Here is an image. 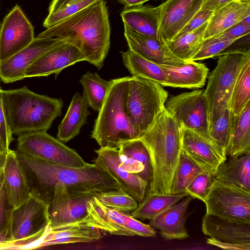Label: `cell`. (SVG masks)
I'll return each instance as SVG.
<instances>
[{"label": "cell", "mask_w": 250, "mask_h": 250, "mask_svg": "<svg viewBox=\"0 0 250 250\" xmlns=\"http://www.w3.org/2000/svg\"><path fill=\"white\" fill-rule=\"evenodd\" d=\"M15 151L25 170L31 193L48 204L54 187L58 185L64 186L72 192L96 196L122 190L106 171L95 164L87 163L83 167H73Z\"/></svg>", "instance_id": "6da1fadb"}, {"label": "cell", "mask_w": 250, "mask_h": 250, "mask_svg": "<svg viewBox=\"0 0 250 250\" xmlns=\"http://www.w3.org/2000/svg\"><path fill=\"white\" fill-rule=\"evenodd\" d=\"M106 1L99 0L46 28L37 37L57 38L77 48L85 61L100 70L110 46Z\"/></svg>", "instance_id": "7a4b0ae2"}, {"label": "cell", "mask_w": 250, "mask_h": 250, "mask_svg": "<svg viewBox=\"0 0 250 250\" xmlns=\"http://www.w3.org/2000/svg\"><path fill=\"white\" fill-rule=\"evenodd\" d=\"M139 138L150 157L151 177L147 193L171 194L182 148L181 126L164 108Z\"/></svg>", "instance_id": "3957f363"}, {"label": "cell", "mask_w": 250, "mask_h": 250, "mask_svg": "<svg viewBox=\"0 0 250 250\" xmlns=\"http://www.w3.org/2000/svg\"><path fill=\"white\" fill-rule=\"evenodd\" d=\"M2 97L9 125L17 136L46 132L62 115L61 99L35 93L26 86L2 90Z\"/></svg>", "instance_id": "277c9868"}, {"label": "cell", "mask_w": 250, "mask_h": 250, "mask_svg": "<svg viewBox=\"0 0 250 250\" xmlns=\"http://www.w3.org/2000/svg\"><path fill=\"white\" fill-rule=\"evenodd\" d=\"M130 77L113 79L98 111L91 137L100 147L118 149L122 143L135 139L127 109Z\"/></svg>", "instance_id": "5b68a950"}, {"label": "cell", "mask_w": 250, "mask_h": 250, "mask_svg": "<svg viewBox=\"0 0 250 250\" xmlns=\"http://www.w3.org/2000/svg\"><path fill=\"white\" fill-rule=\"evenodd\" d=\"M168 92L159 83L131 76L127 99V109L135 139L139 138L165 108Z\"/></svg>", "instance_id": "8992f818"}, {"label": "cell", "mask_w": 250, "mask_h": 250, "mask_svg": "<svg viewBox=\"0 0 250 250\" xmlns=\"http://www.w3.org/2000/svg\"><path fill=\"white\" fill-rule=\"evenodd\" d=\"M250 62V54L227 53L219 56L217 64L208 78L204 90L208 112V124L218 118L223 110L229 107L233 88L245 65Z\"/></svg>", "instance_id": "52a82bcc"}, {"label": "cell", "mask_w": 250, "mask_h": 250, "mask_svg": "<svg viewBox=\"0 0 250 250\" xmlns=\"http://www.w3.org/2000/svg\"><path fill=\"white\" fill-rule=\"evenodd\" d=\"M49 204L38 196L12 210L10 249H23L39 242L50 229Z\"/></svg>", "instance_id": "ba28073f"}, {"label": "cell", "mask_w": 250, "mask_h": 250, "mask_svg": "<svg viewBox=\"0 0 250 250\" xmlns=\"http://www.w3.org/2000/svg\"><path fill=\"white\" fill-rule=\"evenodd\" d=\"M17 151L53 164L81 167L86 163L76 152L46 132H36L18 136Z\"/></svg>", "instance_id": "9c48e42d"}, {"label": "cell", "mask_w": 250, "mask_h": 250, "mask_svg": "<svg viewBox=\"0 0 250 250\" xmlns=\"http://www.w3.org/2000/svg\"><path fill=\"white\" fill-rule=\"evenodd\" d=\"M165 108L181 127L213 142L209 133L208 107L203 90L171 97L165 103Z\"/></svg>", "instance_id": "30bf717a"}, {"label": "cell", "mask_w": 250, "mask_h": 250, "mask_svg": "<svg viewBox=\"0 0 250 250\" xmlns=\"http://www.w3.org/2000/svg\"><path fill=\"white\" fill-rule=\"evenodd\" d=\"M207 214L250 223V191L215 179L205 202Z\"/></svg>", "instance_id": "8fae6325"}, {"label": "cell", "mask_w": 250, "mask_h": 250, "mask_svg": "<svg viewBox=\"0 0 250 250\" xmlns=\"http://www.w3.org/2000/svg\"><path fill=\"white\" fill-rule=\"evenodd\" d=\"M93 194L70 192L64 186H56L49 202L50 229L62 228L85 220Z\"/></svg>", "instance_id": "7c38bea8"}, {"label": "cell", "mask_w": 250, "mask_h": 250, "mask_svg": "<svg viewBox=\"0 0 250 250\" xmlns=\"http://www.w3.org/2000/svg\"><path fill=\"white\" fill-rule=\"evenodd\" d=\"M35 39L34 27L18 4L5 17L0 28V61L28 45Z\"/></svg>", "instance_id": "4fadbf2b"}, {"label": "cell", "mask_w": 250, "mask_h": 250, "mask_svg": "<svg viewBox=\"0 0 250 250\" xmlns=\"http://www.w3.org/2000/svg\"><path fill=\"white\" fill-rule=\"evenodd\" d=\"M62 42L57 38H35L22 50L0 61V79L4 83H10L25 78L28 67L46 52Z\"/></svg>", "instance_id": "5bb4252c"}, {"label": "cell", "mask_w": 250, "mask_h": 250, "mask_svg": "<svg viewBox=\"0 0 250 250\" xmlns=\"http://www.w3.org/2000/svg\"><path fill=\"white\" fill-rule=\"evenodd\" d=\"M95 152L97 157L93 160L94 164L106 171L124 192L140 204L147 193L148 183L119 166L118 149L100 147Z\"/></svg>", "instance_id": "9a60e30c"}, {"label": "cell", "mask_w": 250, "mask_h": 250, "mask_svg": "<svg viewBox=\"0 0 250 250\" xmlns=\"http://www.w3.org/2000/svg\"><path fill=\"white\" fill-rule=\"evenodd\" d=\"M203 0H167L161 4L159 41L173 40L201 9Z\"/></svg>", "instance_id": "2e32d148"}, {"label": "cell", "mask_w": 250, "mask_h": 250, "mask_svg": "<svg viewBox=\"0 0 250 250\" xmlns=\"http://www.w3.org/2000/svg\"><path fill=\"white\" fill-rule=\"evenodd\" d=\"M85 61L82 52L74 46L62 42L46 52L27 68L25 78L48 76L54 74L56 78L65 68Z\"/></svg>", "instance_id": "e0dca14e"}, {"label": "cell", "mask_w": 250, "mask_h": 250, "mask_svg": "<svg viewBox=\"0 0 250 250\" xmlns=\"http://www.w3.org/2000/svg\"><path fill=\"white\" fill-rule=\"evenodd\" d=\"M182 150L207 171L215 172L227 160V154L213 142L196 133L181 127Z\"/></svg>", "instance_id": "ac0fdd59"}, {"label": "cell", "mask_w": 250, "mask_h": 250, "mask_svg": "<svg viewBox=\"0 0 250 250\" xmlns=\"http://www.w3.org/2000/svg\"><path fill=\"white\" fill-rule=\"evenodd\" d=\"M124 36L129 49L155 63L180 66L189 62L173 55L165 43L138 33L125 24H124Z\"/></svg>", "instance_id": "d6986e66"}, {"label": "cell", "mask_w": 250, "mask_h": 250, "mask_svg": "<svg viewBox=\"0 0 250 250\" xmlns=\"http://www.w3.org/2000/svg\"><path fill=\"white\" fill-rule=\"evenodd\" d=\"M201 229L204 234L215 239L250 246V223L206 213Z\"/></svg>", "instance_id": "ffe728a7"}, {"label": "cell", "mask_w": 250, "mask_h": 250, "mask_svg": "<svg viewBox=\"0 0 250 250\" xmlns=\"http://www.w3.org/2000/svg\"><path fill=\"white\" fill-rule=\"evenodd\" d=\"M6 193L13 209L18 207L31 196V191L24 168L16 151H7L3 167Z\"/></svg>", "instance_id": "44dd1931"}, {"label": "cell", "mask_w": 250, "mask_h": 250, "mask_svg": "<svg viewBox=\"0 0 250 250\" xmlns=\"http://www.w3.org/2000/svg\"><path fill=\"white\" fill-rule=\"evenodd\" d=\"M193 197L188 195L150 220V225L160 231L165 239L183 240L189 237L185 227L187 213Z\"/></svg>", "instance_id": "7402d4cb"}, {"label": "cell", "mask_w": 250, "mask_h": 250, "mask_svg": "<svg viewBox=\"0 0 250 250\" xmlns=\"http://www.w3.org/2000/svg\"><path fill=\"white\" fill-rule=\"evenodd\" d=\"M86 218L59 229L51 230L49 229L35 248L58 244L92 243L100 240L102 238V231L90 226Z\"/></svg>", "instance_id": "603a6c76"}, {"label": "cell", "mask_w": 250, "mask_h": 250, "mask_svg": "<svg viewBox=\"0 0 250 250\" xmlns=\"http://www.w3.org/2000/svg\"><path fill=\"white\" fill-rule=\"evenodd\" d=\"M86 219L90 226L110 235L133 236L121 212L105 206L96 196L88 201Z\"/></svg>", "instance_id": "cb8c5ba5"}, {"label": "cell", "mask_w": 250, "mask_h": 250, "mask_svg": "<svg viewBox=\"0 0 250 250\" xmlns=\"http://www.w3.org/2000/svg\"><path fill=\"white\" fill-rule=\"evenodd\" d=\"M159 65L166 76L163 86L201 88L205 85L209 71L205 64L193 61L180 66Z\"/></svg>", "instance_id": "d4e9b609"}, {"label": "cell", "mask_w": 250, "mask_h": 250, "mask_svg": "<svg viewBox=\"0 0 250 250\" xmlns=\"http://www.w3.org/2000/svg\"><path fill=\"white\" fill-rule=\"evenodd\" d=\"M161 9V5L156 7L143 4L125 6L120 16L124 24L131 29L159 41Z\"/></svg>", "instance_id": "484cf974"}, {"label": "cell", "mask_w": 250, "mask_h": 250, "mask_svg": "<svg viewBox=\"0 0 250 250\" xmlns=\"http://www.w3.org/2000/svg\"><path fill=\"white\" fill-rule=\"evenodd\" d=\"M250 16V0H234L213 12L204 39L216 35Z\"/></svg>", "instance_id": "4316f807"}, {"label": "cell", "mask_w": 250, "mask_h": 250, "mask_svg": "<svg viewBox=\"0 0 250 250\" xmlns=\"http://www.w3.org/2000/svg\"><path fill=\"white\" fill-rule=\"evenodd\" d=\"M89 106L82 95L75 93L66 113L58 126L57 138L66 143L78 136L90 115Z\"/></svg>", "instance_id": "83f0119b"}, {"label": "cell", "mask_w": 250, "mask_h": 250, "mask_svg": "<svg viewBox=\"0 0 250 250\" xmlns=\"http://www.w3.org/2000/svg\"><path fill=\"white\" fill-rule=\"evenodd\" d=\"M214 174L220 182L250 191V152L229 157L218 167Z\"/></svg>", "instance_id": "f1b7e54d"}, {"label": "cell", "mask_w": 250, "mask_h": 250, "mask_svg": "<svg viewBox=\"0 0 250 250\" xmlns=\"http://www.w3.org/2000/svg\"><path fill=\"white\" fill-rule=\"evenodd\" d=\"M250 152V102L234 116L227 155L237 157Z\"/></svg>", "instance_id": "f546056e"}, {"label": "cell", "mask_w": 250, "mask_h": 250, "mask_svg": "<svg viewBox=\"0 0 250 250\" xmlns=\"http://www.w3.org/2000/svg\"><path fill=\"white\" fill-rule=\"evenodd\" d=\"M188 195L187 192L177 194L147 193L130 215L135 219L152 220Z\"/></svg>", "instance_id": "4dcf8cb0"}, {"label": "cell", "mask_w": 250, "mask_h": 250, "mask_svg": "<svg viewBox=\"0 0 250 250\" xmlns=\"http://www.w3.org/2000/svg\"><path fill=\"white\" fill-rule=\"evenodd\" d=\"M124 65L132 76L151 80L162 85L166 80L165 73L159 64L145 59L128 49L121 52Z\"/></svg>", "instance_id": "1f68e13d"}, {"label": "cell", "mask_w": 250, "mask_h": 250, "mask_svg": "<svg viewBox=\"0 0 250 250\" xmlns=\"http://www.w3.org/2000/svg\"><path fill=\"white\" fill-rule=\"evenodd\" d=\"M208 22L197 29L175 37L165 43L172 54L177 58L186 62H190L204 40Z\"/></svg>", "instance_id": "d6a6232c"}, {"label": "cell", "mask_w": 250, "mask_h": 250, "mask_svg": "<svg viewBox=\"0 0 250 250\" xmlns=\"http://www.w3.org/2000/svg\"><path fill=\"white\" fill-rule=\"evenodd\" d=\"M113 82L102 79L97 73L87 72L80 79L83 92L82 96L89 107L98 112Z\"/></svg>", "instance_id": "836d02e7"}, {"label": "cell", "mask_w": 250, "mask_h": 250, "mask_svg": "<svg viewBox=\"0 0 250 250\" xmlns=\"http://www.w3.org/2000/svg\"><path fill=\"white\" fill-rule=\"evenodd\" d=\"M205 171H207L191 160L181 149L172 178L171 194L186 192V188L189 183L196 176Z\"/></svg>", "instance_id": "e575fe53"}, {"label": "cell", "mask_w": 250, "mask_h": 250, "mask_svg": "<svg viewBox=\"0 0 250 250\" xmlns=\"http://www.w3.org/2000/svg\"><path fill=\"white\" fill-rule=\"evenodd\" d=\"M250 100V62L240 71L233 88L229 108L234 116L238 115Z\"/></svg>", "instance_id": "d590c367"}, {"label": "cell", "mask_w": 250, "mask_h": 250, "mask_svg": "<svg viewBox=\"0 0 250 250\" xmlns=\"http://www.w3.org/2000/svg\"><path fill=\"white\" fill-rule=\"evenodd\" d=\"M234 116L228 107L223 110L217 120L208 124L212 141L225 153L229 143Z\"/></svg>", "instance_id": "8d00e7d4"}, {"label": "cell", "mask_w": 250, "mask_h": 250, "mask_svg": "<svg viewBox=\"0 0 250 250\" xmlns=\"http://www.w3.org/2000/svg\"><path fill=\"white\" fill-rule=\"evenodd\" d=\"M13 209L6 193L2 168L0 169V249H10V219Z\"/></svg>", "instance_id": "74e56055"}, {"label": "cell", "mask_w": 250, "mask_h": 250, "mask_svg": "<svg viewBox=\"0 0 250 250\" xmlns=\"http://www.w3.org/2000/svg\"><path fill=\"white\" fill-rule=\"evenodd\" d=\"M120 155L129 157L141 162L144 166L143 179L149 183L151 177V167L148 150L139 138L125 141L118 147Z\"/></svg>", "instance_id": "f35d334b"}, {"label": "cell", "mask_w": 250, "mask_h": 250, "mask_svg": "<svg viewBox=\"0 0 250 250\" xmlns=\"http://www.w3.org/2000/svg\"><path fill=\"white\" fill-rule=\"evenodd\" d=\"M96 197L105 206L122 212L130 213L138 205L133 197L122 190L105 192Z\"/></svg>", "instance_id": "ab89813d"}, {"label": "cell", "mask_w": 250, "mask_h": 250, "mask_svg": "<svg viewBox=\"0 0 250 250\" xmlns=\"http://www.w3.org/2000/svg\"><path fill=\"white\" fill-rule=\"evenodd\" d=\"M215 172H203L189 183L186 188V192L193 198L198 199L204 203L215 180Z\"/></svg>", "instance_id": "60d3db41"}, {"label": "cell", "mask_w": 250, "mask_h": 250, "mask_svg": "<svg viewBox=\"0 0 250 250\" xmlns=\"http://www.w3.org/2000/svg\"><path fill=\"white\" fill-rule=\"evenodd\" d=\"M234 41L215 36L205 39L192 61H201L216 57Z\"/></svg>", "instance_id": "b9f144b4"}, {"label": "cell", "mask_w": 250, "mask_h": 250, "mask_svg": "<svg viewBox=\"0 0 250 250\" xmlns=\"http://www.w3.org/2000/svg\"><path fill=\"white\" fill-rule=\"evenodd\" d=\"M99 0H83L55 12L48 13L44 20L43 26L47 28L73 15Z\"/></svg>", "instance_id": "7bdbcfd3"}, {"label": "cell", "mask_w": 250, "mask_h": 250, "mask_svg": "<svg viewBox=\"0 0 250 250\" xmlns=\"http://www.w3.org/2000/svg\"><path fill=\"white\" fill-rule=\"evenodd\" d=\"M13 134L7 120L2 90L0 87V145L5 152L10 149V144L14 140Z\"/></svg>", "instance_id": "ee69618b"}, {"label": "cell", "mask_w": 250, "mask_h": 250, "mask_svg": "<svg viewBox=\"0 0 250 250\" xmlns=\"http://www.w3.org/2000/svg\"><path fill=\"white\" fill-rule=\"evenodd\" d=\"M126 225L133 236L143 237H156V232L150 225L144 224L132 217L130 213L122 212Z\"/></svg>", "instance_id": "f6af8a7d"}, {"label": "cell", "mask_w": 250, "mask_h": 250, "mask_svg": "<svg viewBox=\"0 0 250 250\" xmlns=\"http://www.w3.org/2000/svg\"><path fill=\"white\" fill-rule=\"evenodd\" d=\"M250 16L216 35L229 40H236L250 33Z\"/></svg>", "instance_id": "bcb514c9"}, {"label": "cell", "mask_w": 250, "mask_h": 250, "mask_svg": "<svg viewBox=\"0 0 250 250\" xmlns=\"http://www.w3.org/2000/svg\"><path fill=\"white\" fill-rule=\"evenodd\" d=\"M213 13L212 11L201 8L175 37L197 29L209 21Z\"/></svg>", "instance_id": "7dc6e473"}, {"label": "cell", "mask_w": 250, "mask_h": 250, "mask_svg": "<svg viewBox=\"0 0 250 250\" xmlns=\"http://www.w3.org/2000/svg\"><path fill=\"white\" fill-rule=\"evenodd\" d=\"M227 53L250 54V34L244 35L234 40L217 56H220Z\"/></svg>", "instance_id": "c3c4849f"}, {"label": "cell", "mask_w": 250, "mask_h": 250, "mask_svg": "<svg viewBox=\"0 0 250 250\" xmlns=\"http://www.w3.org/2000/svg\"><path fill=\"white\" fill-rule=\"evenodd\" d=\"M119 159V166L121 167L128 172L138 175L143 179L144 166L141 162L120 154Z\"/></svg>", "instance_id": "681fc988"}, {"label": "cell", "mask_w": 250, "mask_h": 250, "mask_svg": "<svg viewBox=\"0 0 250 250\" xmlns=\"http://www.w3.org/2000/svg\"><path fill=\"white\" fill-rule=\"evenodd\" d=\"M206 242L208 244L226 250H250V246L225 242L211 237L208 238Z\"/></svg>", "instance_id": "f907efd6"}, {"label": "cell", "mask_w": 250, "mask_h": 250, "mask_svg": "<svg viewBox=\"0 0 250 250\" xmlns=\"http://www.w3.org/2000/svg\"><path fill=\"white\" fill-rule=\"evenodd\" d=\"M234 0H203L201 8L215 11Z\"/></svg>", "instance_id": "816d5d0a"}, {"label": "cell", "mask_w": 250, "mask_h": 250, "mask_svg": "<svg viewBox=\"0 0 250 250\" xmlns=\"http://www.w3.org/2000/svg\"><path fill=\"white\" fill-rule=\"evenodd\" d=\"M82 0H52L48 9V13L56 11L71 4Z\"/></svg>", "instance_id": "f5cc1de1"}, {"label": "cell", "mask_w": 250, "mask_h": 250, "mask_svg": "<svg viewBox=\"0 0 250 250\" xmlns=\"http://www.w3.org/2000/svg\"><path fill=\"white\" fill-rule=\"evenodd\" d=\"M125 6L142 5L145 2L151 0H117Z\"/></svg>", "instance_id": "db71d44e"}, {"label": "cell", "mask_w": 250, "mask_h": 250, "mask_svg": "<svg viewBox=\"0 0 250 250\" xmlns=\"http://www.w3.org/2000/svg\"><path fill=\"white\" fill-rule=\"evenodd\" d=\"M7 152H0V169L3 168L6 157Z\"/></svg>", "instance_id": "11a10c76"}, {"label": "cell", "mask_w": 250, "mask_h": 250, "mask_svg": "<svg viewBox=\"0 0 250 250\" xmlns=\"http://www.w3.org/2000/svg\"><path fill=\"white\" fill-rule=\"evenodd\" d=\"M5 152L3 149L2 148H1L0 145V152Z\"/></svg>", "instance_id": "9f6ffc18"}, {"label": "cell", "mask_w": 250, "mask_h": 250, "mask_svg": "<svg viewBox=\"0 0 250 250\" xmlns=\"http://www.w3.org/2000/svg\"></svg>", "instance_id": "6f0895ef"}, {"label": "cell", "mask_w": 250, "mask_h": 250, "mask_svg": "<svg viewBox=\"0 0 250 250\" xmlns=\"http://www.w3.org/2000/svg\"></svg>", "instance_id": "680465c9"}]
</instances>
